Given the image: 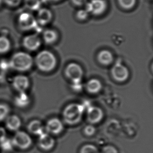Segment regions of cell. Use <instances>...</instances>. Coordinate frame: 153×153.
Instances as JSON below:
<instances>
[{
  "instance_id": "5bb4252c",
  "label": "cell",
  "mask_w": 153,
  "mask_h": 153,
  "mask_svg": "<svg viewBox=\"0 0 153 153\" xmlns=\"http://www.w3.org/2000/svg\"><path fill=\"white\" fill-rule=\"evenodd\" d=\"M52 18L53 15L50 10L47 8H41L38 13L36 21L40 25L44 26L50 23Z\"/></svg>"
},
{
  "instance_id": "836d02e7",
  "label": "cell",
  "mask_w": 153,
  "mask_h": 153,
  "mask_svg": "<svg viewBox=\"0 0 153 153\" xmlns=\"http://www.w3.org/2000/svg\"><path fill=\"white\" fill-rule=\"evenodd\" d=\"M6 137V131L2 127H0V142Z\"/></svg>"
},
{
  "instance_id": "44dd1931",
  "label": "cell",
  "mask_w": 153,
  "mask_h": 153,
  "mask_svg": "<svg viewBox=\"0 0 153 153\" xmlns=\"http://www.w3.org/2000/svg\"><path fill=\"white\" fill-rule=\"evenodd\" d=\"M117 1L121 8L126 10H129L134 7L137 0H117Z\"/></svg>"
},
{
  "instance_id": "e575fe53",
  "label": "cell",
  "mask_w": 153,
  "mask_h": 153,
  "mask_svg": "<svg viewBox=\"0 0 153 153\" xmlns=\"http://www.w3.org/2000/svg\"><path fill=\"white\" fill-rule=\"evenodd\" d=\"M48 1H51V2H58V1H59L60 0H48Z\"/></svg>"
},
{
  "instance_id": "52a82bcc",
  "label": "cell",
  "mask_w": 153,
  "mask_h": 153,
  "mask_svg": "<svg viewBox=\"0 0 153 153\" xmlns=\"http://www.w3.org/2000/svg\"><path fill=\"white\" fill-rule=\"evenodd\" d=\"M111 75L114 80L119 82H123L128 79L129 71L126 66L118 61L112 68Z\"/></svg>"
},
{
  "instance_id": "9c48e42d",
  "label": "cell",
  "mask_w": 153,
  "mask_h": 153,
  "mask_svg": "<svg viewBox=\"0 0 153 153\" xmlns=\"http://www.w3.org/2000/svg\"><path fill=\"white\" fill-rule=\"evenodd\" d=\"M103 117V111L100 107L91 106L87 109V120L91 124H96L100 122Z\"/></svg>"
},
{
  "instance_id": "5b68a950",
  "label": "cell",
  "mask_w": 153,
  "mask_h": 153,
  "mask_svg": "<svg viewBox=\"0 0 153 153\" xmlns=\"http://www.w3.org/2000/svg\"><path fill=\"white\" fill-rule=\"evenodd\" d=\"M85 10L96 16L102 14L107 8V2L105 0H91L85 4Z\"/></svg>"
},
{
  "instance_id": "ac0fdd59",
  "label": "cell",
  "mask_w": 153,
  "mask_h": 153,
  "mask_svg": "<svg viewBox=\"0 0 153 153\" xmlns=\"http://www.w3.org/2000/svg\"><path fill=\"white\" fill-rule=\"evenodd\" d=\"M102 88V83L98 79H89L86 85V88L89 93H98L100 91Z\"/></svg>"
},
{
  "instance_id": "1f68e13d",
  "label": "cell",
  "mask_w": 153,
  "mask_h": 153,
  "mask_svg": "<svg viewBox=\"0 0 153 153\" xmlns=\"http://www.w3.org/2000/svg\"><path fill=\"white\" fill-rule=\"evenodd\" d=\"M72 88L75 91H79L82 88L81 81H75L72 82Z\"/></svg>"
},
{
  "instance_id": "3957f363",
  "label": "cell",
  "mask_w": 153,
  "mask_h": 153,
  "mask_svg": "<svg viewBox=\"0 0 153 153\" xmlns=\"http://www.w3.org/2000/svg\"><path fill=\"white\" fill-rule=\"evenodd\" d=\"M33 59L29 54L18 52L14 54L10 62V68L19 71H26L31 68Z\"/></svg>"
},
{
  "instance_id": "d6a6232c",
  "label": "cell",
  "mask_w": 153,
  "mask_h": 153,
  "mask_svg": "<svg viewBox=\"0 0 153 153\" xmlns=\"http://www.w3.org/2000/svg\"><path fill=\"white\" fill-rule=\"evenodd\" d=\"M73 5L77 6L85 5L87 2V0H71Z\"/></svg>"
},
{
  "instance_id": "6da1fadb",
  "label": "cell",
  "mask_w": 153,
  "mask_h": 153,
  "mask_svg": "<svg viewBox=\"0 0 153 153\" xmlns=\"http://www.w3.org/2000/svg\"><path fill=\"white\" fill-rule=\"evenodd\" d=\"M35 62L38 68L45 72H49L53 70L57 64L56 56L48 50L40 52L36 58Z\"/></svg>"
},
{
  "instance_id": "ffe728a7",
  "label": "cell",
  "mask_w": 153,
  "mask_h": 153,
  "mask_svg": "<svg viewBox=\"0 0 153 153\" xmlns=\"http://www.w3.org/2000/svg\"><path fill=\"white\" fill-rule=\"evenodd\" d=\"M29 97L25 92L19 93L15 99V105L19 107H25L29 103Z\"/></svg>"
},
{
  "instance_id": "30bf717a",
  "label": "cell",
  "mask_w": 153,
  "mask_h": 153,
  "mask_svg": "<svg viewBox=\"0 0 153 153\" xmlns=\"http://www.w3.org/2000/svg\"><path fill=\"white\" fill-rule=\"evenodd\" d=\"M46 130L48 132L54 135L60 134L64 130V126L62 121L58 118L50 119L47 122Z\"/></svg>"
},
{
  "instance_id": "7a4b0ae2",
  "label": "cell",
  "mask_w": 153,
  "mask_h": 153,
  "mask_svg": "<svg viewBox=\"0 0 153 153\" xmlns=\"http://www.w3.org/2000/svg\"><path fill=\"white\" fill-rule=\"evenodd\" d=\"M84 107L78 103H71L64 108L63 118L67 124L74 125L81 121L84 111Z\"/></svg>"
},
{
  "instance_id": "4fadbf2b",
  "label": "cell",
  "mask_w": 153,
  "mask_h": 153,
  "mask_svg": "<svg viewBox=\"0 0 153 153\" xmlns=\"http://www.w3.org/2000/svg\"><path fill=\"white\" fill-rule=\"evenodd\" d=\"M13 85L15 89L19 91V93L25 92V91L29 87V79L25 76L18 75L13 79Z\"/></svg>"
},
{
  "instance_id": "cb8c5ba5",
  "label": "cell",
  "mask_w": 153,
  "mask_h": 153,
  "mask_svg": "<svg viewBox=\"0 0 153 153\" xmlns=\"http://www.w3.org/2000/svg\"><path fill=\"white\" fill-rule=\"evenodd\" d=\"M10 44L9 40L4 36L0 37V53H4L10 49Z\"/></svg>"
},
{
  "instance_id": "484cf974",
  "label": "cell",
  "mask_w": 153,
  "mask_h": 153,
  "mask_svg": "<svg viewBox=\"0 0 153 153\" xmlns=\"http://www.w3.org/2000/svg\"><path fill=\"white\" fill-rule=\"evenodd\" d=\"M10 111V108L7 105L0 104V121L7 118Z\"/></svg>"
},
{
  "instance_id": "4316f807",
  "label": "cell",
  "mask_w": 153,
  "mask_h": 153,
  "mask_svg": "<svg viewBox=\"0 0 153 153\" xmlns=\"http://www.w3.org/2000/svg\"><path fill=\"white\" fill-rule=\"evenodd\" d=\"M89 16V13L85 9L79 10L76 13V17L79 21H84L87 19Z\"/></svg>"
},
{
  "instance_id": "f546056e",
  "label": "cell",
  "mask_w": 153,
  "mask_h": 153,
  "mask_svg": "<svg viewBox=\"0 0 153 153\" xmlns=\"http://www.w3.org/2000/svg\"><path fill=\"white\" fill-rule=\"evenodd\" d=\"M4 1L5 3L9 6L15 7L19 5L22 0H4Z\"/></svg>"
},
{
  "instance_id": "8fae6325",
  "label": "cell",
  "mask_w": 153,
  "mask_h": 153,
  "mask_svg": "<svg viewBox=\"0 0 153 153\" xmlns=\"http://www.w3.org/2000/svg\"><path fill=\"white\" fill-rule=\"evenodd\" d=\"M42 41L39 37L36 35L27 36L23 40V45L26 49L30 51H35L39 48Z\"/></svg>"
},
{
  "instance_id": "d4e9b609",
  "label": "cell",
  "mask_w": 153,
  "mask_h": 153,
  "mask_svg": "<svg viewBox=\"0 0 153 153\" xmlns=\"http://www.w3.org/2000/svg\"><path fill=\"white\" fill-rule=\"evenodd\" d=\"M80 153H100V152L95 146L86 144L81 148Z\"/></svg>"
},
{
  "instance_id": "d590c367",
  "label": "cell",
  "mask_w": 153,
  "mask_h": 153,
  "mask_svg": "<svg viewBox=\"0 0 153 153\" xmlns=\"http://www.w3.org/2000/svg\"><path fill=\"white\" fill-rule=\"evenodd\" d=\"M0 3H1V0H0Z\"/></svg>"
},
{
  "instance_id": "d6986e66",
  "label": "cell",
  "mask_w": 153,
  "mask_h": 153,
  "mask_svg": "<svg viewBox=\"0 0 153 153\" xmlns=\"http://www.w3.org/2000/svg\"><path fill=\"white\" fill-rule=\"evenodd\" d=\"M58 33L54 29H48L43 33V39L47 44H52L58 40Z\"/></svg>"
},
{
  "instance_id": "8992f818",
  "label": "cell",
  "mask_w": 153,
  "mask_h": 153,
  "mask_svg": "<svg viewBox=\"0 0 153 153\" xmlns=\"http://www.w3.org/2000/svg\"><path fill=\"white\" fill-rule=\"evenodd\" d=\"M65 74L72 82L81 81L83 76V68L76 63H71L66 66Z\"/></svg>"
},
{
  "instance_id": "603a6c76",
  "label": "cell",
  "mask_w": 153,
  "mask_h": 153,
  "mask_svg": "<svg viewBox=\"0 0 153 153\" xmlns=\"http://www.w3.org/2000/svg\"><path fill=\"white\" fill-rule=\"evenodd\" d=\"M25 5L31 10H39L41 6L40 0H24Z\"/></svg>"
},
{
  "instance_id": "9a60e30c",
  "label": "cell",
  "mask_w": 153,
  "mask_h": 153,
  "mask_svg": "<svg viewBox=\"0 0 153 153\" xmlns=\"http://www.w3.org/2000/svg\"><path fill=\"white\" fill-rule=\"evenodd\" d=\"M5 124L7 128L11 131H17L21 128L22 122L20 118L16 115L8 116L6 118Z\"/></svg>"
},
{
  "instance_id": "f1b7e54d",
  "label": "cell",
  "mask_w": 153,
  "mask_h": 153,
  "mask_svg": "<svg viewBox=\"0 0 153 153\" xmlns=\"http://www.w3.org/2000/svg\"><path fill=\"white\" fill-rule=\"evenodd\" d=\"M102 153H118L117 149L112 146H107L103 147Z\"/></svg>"
},
{
  "instance_id": "4dcf8cb0",
  "label": "cell",
  "mask_w": 153,
  "mask_h": 153,
  "mask_svg": "<svg viewBox=\"0 0 153 153\" xmlns=\"http://www.w3.org/2000/svg\"><path fill=\"white\" fill-rule=\"evenodd\" d=\"M9 68H10V62H7L5 60H3L0 63V68L2 71H7Z\"/></svg>"
},
{
  "instance_id": "7c38bea8",
  "label": "cell",
  "mask_w": 153,
  "mask_h": 153,
  "mask_svg": "<svg viewBox=\"0 0 153 153\" xmlns=\"http://www.w3.org/2000/svg\"><path fill=\"white\" fill-rule=\"evenodd\" d=\"M38 145L41 149L48 151L52 149L55 145V140L47 133H44L39 136Z\"/></svg>"
},
{
  "instance_id": "e0dca14e",
  "label": "cell",
  "mask_w": 153,
  "mask_h": 153,
  "mask_svg": "<svg viewBox=\"0 0 153 153\" xmlns=\"http://www.w3.org/2000/svg\"><path fill=\"white\" fill-rule=\"evenodd\" d=\"M97 60L100 64L104 65H109L113 62L114 56L109 50H102L98 54Z\"/></svg>"
},
{
  "instance_id": "ba28073f",
  "label": "cell",
  "mask_w": 153,
  "mask_h": 153,
  "mask_svg": "<svg viewBox=\"0 0 153 153\" xmlns=\"http://www.w3.org/2000/svg\"><path fill=\"white\" fill-rule=\"evenodd\" d=\"M37 24L35 18L30 13H23L19 17V27L23 30H29L35 28Z\"/></svg>"
},
{
  "instance_id": "7402d4cb",
  "label": "cell",
  "mask_w": 153,
  "mask_h": 153,
  "mask_svg": "<svg viewBox=\"0 0 153 153\" xmlns=\"http://www.w3.org/2000/svg\"><path fill=\"white\" fill-rule=\"evenodd\" d=\"M0 147L4 151L10 152L12 151L14 146L13 145L12 140L8 139L6 137L5 139L0 142Z\"/></svg>"
},
{
  "instance_id": "277c9868",
  "label": "cell",
  "mask_w": 153,
  "mask_h": 153,
  "mask_svg": "<svg viewBox=\"0 0 153 153\" xmlns=\"http://www.w3.org/2000/svg\"><path fill=\"white\" fill-rule=\"evenodd\" d=\"M12 140L14 147L22 150L28 149L33 144L31 137L24 131H17Z\"/></svg>"
},
{
  "instance_id": "83f0119b",
  "label": "cell",
  "mask_w": 153,
  "mask_h": 153,
  "mask_svg": "<svg viewBox=\"0 0 153 153\" xmlns=\"http://www.w3.org/2000/svg\"><path fill=\"white\" fill-rule=\"evenodd\" d=\"M96 128L91 125H88L85 126L84 128V133L87 136H91L95 133Z\"/></svg>"
},
{
  "instance_id": "2e32d148",
  "label": "cell",
  "mask_w": 153,
  "mask_h": 153,
  "mask_svg": "<svg viewBox=\"0 0 153 153\" xmlns=\"http://www.w3.org/2000/svg\"><path fill=\"white\" fill-rule=\"evenodd\" d=\"M27 129L31 134L35 135L40 136L45 133V127L39 120H33L28 125Z\"/></svg>"
}]
</instances>
